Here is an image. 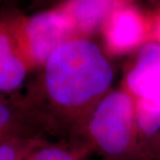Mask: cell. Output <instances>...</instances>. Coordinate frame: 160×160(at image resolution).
<instances>
[{
    "instance_id": "8",
    "label": "cell",
    "mask_w": 160,
    "mask_h": 160,
    "mask_svg": "<svg viewBox=\"0 0 160 160\" xmlns=\"http://www.w3.org/2000/svg\"><path fill=\"white\" fill-rule=\"evenodd\" d=\"M29 68L0 25V92H12L25 81Z\"/></svg>"
},
{
    "instance_id": "12",
    "label": "cell",
    "mask_w": 160,
    "mask_h": 160,
    "mask_svg": "<svg viewBox=\"0 0 160 160\" xmlns=\"http://www.w3.org/2000/svg\"><path fill=\"white\" fill-rule=\"evenodd\" d=\"M62 1H64V0H36L34 3H37V4H39V5L54 3V4H53V6H54V5H56V4H58V3H60V2H62Z\"/></svg>"
},
{
    "instance_id": "10",
    "label": "cell",
    "mask_w": 160,
    "mask_h": 160,
    "mask_svg": "<svg viewBox=\"0 0 160 160\" xmlns=\"http://www.w3.org/2000/svg\"><path fill=\"white\" fill-rule=\"evenodd\" d=\"M40 138H17L0 144V160H24L35 148L45 144Z\"/></svg>"
},
{
    "instance_id": "11",
    "label": "cell",
    "mask_w": 160,
    "mask_h": 160,
    "mask_svg": "<svg viewBox=\"0 0 160 160\" xmlns=\"http://www.w3.org/2000/svg\"><path fill=\"white\" fill-rule=\"evenodd\" d=\"M155 18H156V25H155V32H154V40H157V42H160V11L155 16Z\"/></svg>"
},
{
    "instance_id": "5",
    "label": "cell",
    "mask_w": 160,
    "mask_h": 160,
    "mask_svg": "<svg viewBox=\"0 0 160 160\" xmlns=\"http://www.w3.org/2000/svg\"><path fill=\"white\" fill-rule=\"evenodd\" d=\"M126 87L138 99L160 94V42L150 40L139 49L125 78Z\"/></svg>"
},
{
    "instance_id": "3",
    "label": "cell",
    "mask_w": 160,
    "mask_h": 160,
    "mask_svg": "<svg viewBox=\"0 0 160 160\" xmlns=\"http://www.w3.org/2000/svg\"><path fill=\"white\" fill-rule=\"evenodd\" d=\"M88 132L99 149L119 156L130 147L135 132V103L128 92H108L95 105L88 120Z\"/></svg>"
},
{
    "instance_id": "4",
    "label": "cell",
    "mask_w": 160,
    "mask_h": 160,
    "mask_svg": "<svg viewBox=\"0 0 160 160\" xmlns=\"http://www.w3.org/2000/svg\"><path fill=\"white\" fill-rule=\"evenodd\" d=\"M156 18L149 16L132 0L117 6L103 24L104 46L113 55H124L154 39Z\"/></svg>"
},
{
    "instance_id": "7",
    "label": "cell",
    "mask_w": 160,
    "mask_h": 160,
    "mask_svg": "<svg viewBox=\"0 0 160 160\" xmlns=\"http://www.w3.org/2000/svg\"><path fill=\"white\" fill-rule=\"evenodd\" d=\"M35 121L39 123L45 120L28 101L0 96V137L38 138L33 133L32 125Z\"/></svg>"
},
{
    "instance_id": "2",
    "label": "cell",
    "mask_w": 160,
    "mask_h": 160,
    "mask_svg": "<svg viewBox=\"0 0 160 160\" xmlns=\"http://www.w3.org/2000/svg\"><path fill=\"white\" fill-rule=\"evenodd\" d=\"M0 25L31 71L42 68L54 51L65 42L80 38L72 20L58 6L26 16L17 9L0 12Z\"/></svg>"
},
{
    "instance_id": "1",
    "label": "cell",
    "mask_w": 160,
    "mask_h": 160,
    "mask_svg": "<svg viewBox=\"0 0 160 160\" xmlns=\"http://www.w3.org/2000/svg\"><path fill=\"white\" fill-rule=\"evenodd\" d=\"M114 72L102 51L90 38H73L59 46L42 67L37 89L52 114L78 121L108 90Z\"/></svg>"
},
{
    "instance_id": "6",
    "label": "cell",
    "mask_w": 160,
    "mask_h": 160,
    "mask_svg": "<svg viewBox=\"0 0 160 160\" xmlns=\"http://www.w3.org/2000/svg\"><path fill=\"white\" fill-rule=\"evenodd\" d=\"M128 0H64L58 6L72 20L80 37L89 38L101 30L114 9Z\"/></svg>"
},
{
    "instance_id": "13",
    "label": "cell",
    "mask_w": 160,
    "mask_h": 160,
    "mask_svg": "<svg viewBox=\"0 0 160 160\" xmlns=\"http://www.w3.org/2000/svg\"><path fill=\"white\" fill-rule=\"evenodd\" d=\"M3 1H4V0H0V3H1V2H3Z\"/></svg>"
},
{
    "instance_id": "9",
    "label": "cell",
    "mask_w": 160,
    "mask_h": 160,
    "mask_svg": "<svg viewBox=\"0 0 160 160\" xmlns=\"http://www.w3.org/2000/svg\"><path fill=\"white\" fill-rule=\"evenodd\" d=\"M83 150L63 144H45L35 148L24 160H82Z\"/></svg>"
}]
</instances>
